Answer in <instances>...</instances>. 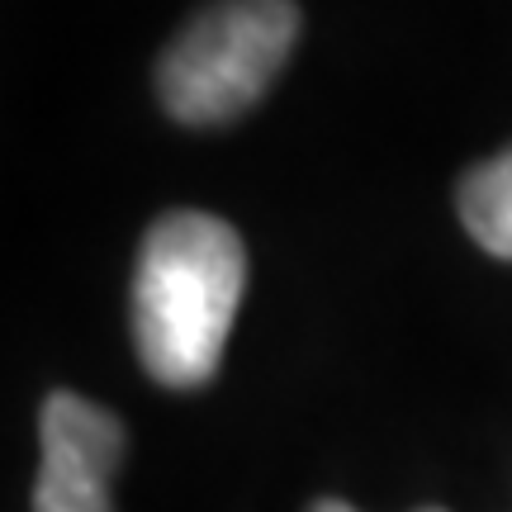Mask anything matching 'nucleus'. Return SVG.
<instances>
[{
  "mask_svg": "<svg viewBox=\"0 0 512 512\" xmlns=\"http://www.w3.org/2000/svg\"><path fill=\"white\" fill-rule=\"evenodd\" d=\"M247 290L242 238L214 214L171 209L147 228L133 271V347L166 389L209 384Z\"/></svg>",
  "mask_w": 512,
  "mask_h": 512,
  "instance_id": "nucleus-1",
  "label": "nucleus"
},
{
  "mask_svg": "<svg viewBox=\"0 0 512 512\" xmlns=\"http://www.w3.org/2000/svg\"><path fill=\"white\" fill-rule=\"evenodd\" d=\"M43 470L34 484V512H114L110 479L124 460V427L110 408L57 389L43 403Z\"/></svg>",
  "mask_w": 512,
  "mask_h": 512,
  "instance_id": "nucleus-3",
  "label": "nucleus"
},
{
  "mask_svg": "<svg viewBox=\"0 0 512 512\" xmlns=\"http://www.w3.org/2000/svg\"><path fill=\"white\" fill-rule=\"evenodd\" d=\"M299 38L294 0H209L157 62V95L181 124H228L266 95Z\"/></svg>",
  "mask_w": 512,
  "mask_h": 512,
  "instance_id": "nucleus-2",
  "label": "nucleus"
},
{
  "mask_svg": "<svg viewBox=\"0 0 512 512\" xmlns=\"http://www.w3.org/2000/svg\"><path fill=\"white\" fill-rule=\"evenodd\" d=\"M309 512H356V508H347L342 498H318ZM422 512H441V508H422Z\"/></svg>",
  "mask_w": 512,
  "mask_h": 512,
  "instance_id": "nucleus-5",
  "label": "nucleus"
},
{
  "mask_svg": "<svg viewBox=\"0 0 512 512\" xmlns=\"http://www.w3.org/2000/svg\"><path fill=\"white\" fill-rule=\"evenodd\" d=\"M460 223L498 261H512V147L460 181Z\"/></svg>",
  "mask_w": 512,
  "mask_h": 512,
  "instance_id": "nucleus-4",
  "label": "nucleus"
}]
</instances>
